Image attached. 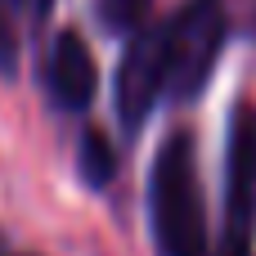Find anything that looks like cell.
<instances>
[{"label": "cell", "instance_id": "obj_1", "mask_svg": "<svg viewBox=\"0 0 256 256\" xmlns=\"http://www.w3.org/2000/svg\"><path fill=\"white\" fill-rule=\"evenodd\" d=\"M148 212H153V234H158L162 256H212L189 135H171L162 153L153 158Z\"/></svg>", "mask_w": 256, "mask_h": 256}, {"label": "cell", "instance_id": "obj_2", "mask_svg": "<svg viewBox=\"0 0 256 256\" xmlns=\"http://www.w3.org/2000/svg\"><path fill=\"white\" fill-rule=\"evenodd\" d=\"M225 9L220 0H189L180 14H171L162 22V40H166V90L180 99H194L220 50H225Z\"/></svg>", "mask_w": 256, "mask_h": 256}, {"label": "cell", "instance_id": "obj_3", "mask_svg": "<svg viewBox=\"0 0 256 256\" xmlns=\"http://www.w3.org/2000/svg\"><path fill=\"white\" fill-rule=\"evenodd\" d=\"M230 225L220 256H252V225H256V108H243L230 126Z\"/></svg>", "mask_w": 256, "mask_h": 256}, {"label": "cell", "instance_id": "obj_4", "mask_svg": "<svg viewBox=\"0 0 256 256\" xmlns=\"http://www.w3.org/2000/svg\"><path fill=\"white\" fill-rule=\"evenodd\" d=\"M158 94H166V40H162V22L144 27L130 36L126 45V58L117 68V112H122V126L135 130Z\"/></svg>", "mask_w": 256, "mask_h": 256}, {"label": "cell", "instance_id": "obj_5", "mask_svg": "<svg viewBox=\"0 0 256 256\" xmlns=\"http://www.w3.org/2000/svg\"><path fill=\"white\" fill-rule=\"evenodd\" d=\"M94 86H99V68H94L90 45L76 32H63L50 50V94H54V104L68 108V112H86L90 99H94Z\"/></svg>", "mask_w": 256, "mask_h": 256}, {"label": "cell", "instance_id": "obj_6", "mask_svg": "<svg viewBox=\"0 0 256 256\" xmlns=\"http://www.w3.org/2000/svg\"><path fill=\"white\" fill-rule=\"evenodd\" d=\"M112 171H117V153H112V144L104 140V130H86V140H81V176L99 189V184L112 180Z\"/></svg>", "mask_w": 256, "mask_h": 256}, {"label": "cell", "instance_id": "obj_7", "mask_svg": "<svg viewBox=\"0 0 256 256\" xmlns=\"http://www.w3.org/2000/svg\"><path fill=\"white\" fill-rule=\"evenodd\" d=\"M144 18V0H104V22L117 32H135Z\"/></svg>", "mask_w": 256, "mask_h": 256}, {"label": "cell", "instance_id": "obj_8", "mask_svg": "<svg viewBox=\"0 0 256 256\" xmlns=\"http://www.w3.org/2000/svg\"><path fill=\"white\" fill-rule=\"evenodd\" d=\"M18 68V36H14V27H9V14L0 9V72L9 76Z\"/></svg>", "mask_w": 256, "mask_h": 256}]
</instances>
